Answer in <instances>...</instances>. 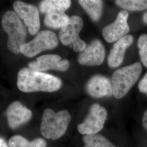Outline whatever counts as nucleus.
<instances>
[{
  "label": "nucleus",
  "instance_id": "nucleus-25",
  "mask_svg": "<svg viewBox=\"0 0 147 147\" xmlns=\"http://www.w3.org/2000/svg\"><path fill=\"white\" fill-rule=\"evenodd\" d=\"M143 21L147 24V11H146L143 16Z\"/></svg>",
  "mask_w": 147,
  "mask_h": 147
},
{
  "label": "nucleus",
  "instance_id": "nucleus-8",
  "mask_svg": "<svg viewBox=\"0 0 147 147\" xmlns=\"http://www.w3.org/2000/svg\"><path fill=\"white\" fill-rule=\"evenodd\" d=\"M14 11L20 19L24 20L31 35L39 32L40 22L39 11L37 7L21 1H16L13 3Z\"/></svg>",
  "mask_w": 147,
  "mask_h": 147
},
{
  "label": "nucleus",
  "instance_id": "nucleus-7",
  "mask_svg": "<svg viewBox=\"0 0 147 147\" xmlns=\"http://www.w3.org/2000/svg\"><path fill=\"white\" fill-rule=\"evenodd\" d=\"M107 116V111L104 107L96 103L93 104L83 123L78 124V131L84 135L98 133L104 127Z\"/></svg>",
  "mask_w": 147,
  "mask_h": 147
},
{
  "label": "nucleus",
  "instance_id": "nucleus-9",
  "mask_svg": "<svg viewBox=\"0 0 147 147\" xmlns=\"http://www.w3.org/2000/svg\"><path fill=\"white\" fill-rule=\"evenodd\" d=\"M128 16L129 14L127 11H121L116 20L104 28L102 36L107 42H115L126 36L130 31L127 24Z\"/></svg>",
  "mask_w": 147,
  "mask_h": 147
},
{
  "label": "nucleus",
  "instance_id": "nucleus-21",
  "mask_svg": "<svg viewBox=\"0 0 147 147\" xmlns=\"http://www.w3.org/2000/svg\"><path fill=\"white\" fill-rule=\"evenodd\" d=\"M137 46L143 64L147 68V34H142L139 37Z\"/></svg>",
  "mask_w": 147,
  "mask_h": 147
},
{
  "label": "nucleus",
  "instance_id": "nucleus-14",
  "mask_svg": "<svg viewBox=\"0 0 147 147\" xmlns=\"http://www.w3.org/2000/svg\"><path fill=\"white\" fill-rule=\"evenodd\" d=\"M133 41L134 38L131 35H127L115 44L108 58V64L111 68H116L121 65L127 49L131 45Z\"/></svg>",
  "mask_w": 147,
  "mask_h": 147
},
{
  "label": "nucleus",
  "instance_id": "nucleus-22",
  "mask_svg": "<svg viewBox=\"0 0 147 147\" xmlns=\"http://www.w3.org/2000/svg\"><path fill=\"white\" fill-rule=\"evenodd\" d=\"M138 89L140 92L146 93L147 96V73L140 81L138 84Z\"/></svg>",
  "mask_w": 147,
  "mask_h": 147
},
{
  "label": "nucleus",
  "instance_id": "nucleus-6",
  "mask_svg": "<svg viewBox=\"0 0 147 147\" xmlns=\"http://www.w3.org/2000/svg\"><path fill=\"white\" fill-rule=\"evenodd\" d=\"M83 26L84 22L81 17L71 16L68 24L59 32V40L65 46L72 44L73 50L76 52L83 51L86 47V44L79 37V33Z\"/></svg>",
  "mask_w": 147,
  "mask_h": 147
},
{
  "label": "nucleus",
  "instance_id": "nucleus-3",
  "mask_svg": "<svg viewBox=\"0 0 147 147\" xmlns=\"http://www.w3.org/2000/svg\"><path fill=\"white\" fill-rule=\"evenodd\" d=\"M3 29L8 36L7 47L11 53L19 54L20 49L25 43L26 30L14 11H7L2 19Z\"/></svg>",
  "mask_w": 147,
  "mask_h": 147
},
{
  "label": "nucleus",
  "instance_id": "nucleus-10",
  "mask_svg": "<svg viewBox=\"0 0 147 147\" xmlns=\"http://www.w3.org/2000/svg\"><path fill=\"white\" fill-rule=\"evenodd\" d=\"M104 47L100 40L96 39L86 46L84 50L79 55L78 61L81 65L94 67L99 65L105 58Z\"/></svg>",
  "mask_w": 147,
  "mask_h": 147
},
{
  "label": "nucleus",
  "instance_id": "nucleus-4",
  "mask_svg": "<svg viewBox=\"0 0 147 147\" xmlns=\"http://www.w3.org/2000/svg\"><path fill=\"white\" fill-rule=\"evenodd\" d=\"M142 72V65L136 62L115 71L112 76L113 95L117 99L125 96L136 83Z\"/></svg>",
  "mask_w": 147,
  "mask_h": 147
},
{
  "label": "nucleus",
  "instance_id": "nucleus-24",
  "mask_svg": "<svg viewBox=\"0 0 147 147\" xmlns=\"http://www.w3.org/2000/svg\"><path fill=\"white\" fill-rule=\"evenodd\" d=\"M0 147H8L5 140L1 137H0Z\"/></svg>",
  "mask_w": 147,
  "mask_h": 147
},
{
  "label": "nucleus",
  "instance_id": "nucleus-23",
  "mask_svg": "<svg viewBox=\"0 0 147 147\" xmlns=\"http://www.w3.org/2000/svg\"><path fill=\"white\" fill-rule=\"evenodd\" d=\"M143 126L147 131V110L144 112L142 118Z\"/></svg>",
  "mask_w": 147,
  "mask_h": 147
},
{
  "label": "nucleus",
  "instance_id": "nucleus-18",
  "mask_svg": "<svg viewBox=\"0 0 147 147\" xmlns=\"http://www.w3.org/2000/svg\"><path fill=\"white\" fill-rule=\"evenodd\" d=\"M8 144L9 147H45L47 142L40 138L28 141L24 137L15 135L10 138Z\"/></svg>",
  "mask_w": 147,
  "mask_h": 147
},
{
  "label": "nucleus",
  "instance_id": "nucleus-12",
  "mask_svg": "<svg viewBox=\"0 0 147 147\" xmlns=\"http://www.w3.org/2000/svg\"><path fill=\"white\" fill-rule=\"evenodd\" d=\"M7 117L8 125L11 129H15L30 121L32 113L20 102L16 101L8 107Z\"/></svg>",
  "mask_w": 147,
  "mask_h": 147
},
{
  "label": "nucleus",
  "instance_id": "nucleus-2",
  "mask_svg": "<svg viewBox=\"0 0 147 147\" xmlns=\"http://www.w3.org/2000/svg\"><path fill=\"white\" fill-rule=\"evenodd\" d=\"M71 117L67 110L55 113L51 109H45L42 114L40 131L47 139L56 140L63 136L68 128Z\"/></svg>",
  "mask_w": 147,
  "mask_h": 147
},
{
  "label": "nucleus",
  "instance_id": "nucleus-5",
  "mask_svg": "<svg viewBox=\"0 0 147 147\" xmlns=\"http://www.w3.org/2000/svg\"><path fill=\"white\" fill-rule=\"evenodd\" d=\"M58 37L53 32H39L31 42H25L20 49V53L27 57H32L46 50L53 49L58 45Z\"/></svg>",
  "mask_w": 147,
  "mask_h": 147
},
{
  "label": "nucleus",
  "instance_id": "nucleus-17",
  "mask_svg": "<svg viewBox=\"0 0 147 147\" xmlns=\"http://www.w3.org/2000/svg\"><path fill=\"white\" fill-rule=\"evenodd\" d=\"M71 5L69 0H45L40 3V11L43 13L52 11H62L65 12Z\"/></svg>",
  "mask_w": 147,
  "mask_h": 147
},
{
  "label": "nucleus",
  "instance_id": "nucleus-20",
  "mask_svg": "<svg viewBox=\"0 0 147 147\" xmlns=\"http://www.w3.org/2000/svg\"><path fill=\"white\" fill-rule=\"evenodd\" d=\"M117 5L126 10L140 11L147 9V0H117Z\"/></svg>",
  "mask_w": 147,
  "mask_h": 147
},
{
  "label": "nucleus",
  "instance_id": "nucleus-13",
  "mask_svg": "<svg viewBox=\"0 0 147 147\" xmlns=\"http://www.w3.org/2000/svg\"><path fill=\"white\" fill-rule=\"evenodd\" d=\"M86 90L90 96L98 98L113 94L110 80L101 75H96L90 79L86 85Z\"/></svg>",
  "mask_w": 147,
  "mask_h": 147
},
{
  "label": "nucleus",
  "instance_id": "nucleus-11",
  "mask_svg": "<svg viewBox=\"0 0 147 147\" xmlns=\"http://www.w3.org/2000/svg\"><path fill=\"white\" fill-rule=\"evenodd\" d=\"M69 67V62L67 59L62 60L57 55H45L41 56L36 60L28 63V67L37 71H45L53 69L59 71H66Z\"/></svg>",
  "mask_w": 147,
  "mask_h": 147
},
{
  "label": "nucleus",
  "instance_id": "nucleus-1",
  "mask_svg": "<svg viewBox=\"0 0 147 147\" xmlns=\"http://www.w3.org/2000/svg\"><path fill=\"white\" fill-rule=\"evenodd\" d=\"M60 79L49 74L24 68L18 72L17 86L25 93L34 92H53L61 87Z\"/></svg>",
  "mask_w": 147,
  "mask_h": 147
},
{
  "label": "nucleus",
  "instance_id": "nucleus-19",
  "mask_svg": "<svg viewBox=\"0 0 147 147\" xmlns=\"http://www.w3.org/2000/svg\"><path fill=\"white\" fill-rule=\"evenodd\" d=\"M82 140L84 147H116L106 137L97 134L84 135Z\"/></svg>",
  "mask_w": 147,
  "mask_h": 147
},
{
  "label": "nucleus",
  "instance_id": "nucleus-15",
  "mask_svg": "<svg viewBox=\"0 0 147 147\" xmlns=\"http://www.w3.org/2000/svg\"><path fill=\"white\" fill-rule=\"evenodd\" d=\"M70 17L62 11H52L47 13L44 18L46 26L53 28H62L69 22Z\"/></svg>",
  "mask_w": 147,
  "mask_h": 147
},
{
  "label": "nucleus",
  "instance_id": "nucleus-16",
  "mask_svg": "<svg viewBox=\"0 0 147 147\" xmlns=\"http://www.w3.org/2000/svg\"><path fill=\"white\" fill-rule=\"evenodd\" d=\"M79 3L93 21L100 19L102 9V1L99 0H80Z\"/></svg>",
  "mask_w": 147,
  "mask_h": 147
}]
</instances>
